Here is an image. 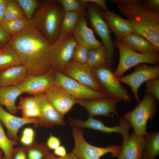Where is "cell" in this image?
Returning <instances> with one entry per match:
<instances>
[{
  "mask_svg": "<svg viewBox=\"0 0 159 159\" xmlns=\"http://www.w3.org/2000/svg\"><path fill=\"white\" fill-rule=\"evenodd\" d=\"M2 159H6V158L5 157V156L4 155L3 157H2Z\"/></svg>",
  "mask_w": 159,
  "mask_h": 159,
  "instance_id": "52",
  "label": "cell"
},
{
  "mask_svg": "<svg viewBox=\"0 0 159 159\" xmlns=\"http://www.w3.org/2000/svg\"><path fill=\"white\" fill-rule=\"evenodd\" d=\"M117 102L108 97L87 100H77V104L83 107L88 112L89 116H97L111 117L113 114L117 117L118 115L116 109Z\"/></svg>",
  "mask_w": 159,
  "mask_h": 159,
  "instance_id": "17",
  "label": "cell"
},
{
  "mask_svg": "<svg viewBox=\"0 0 159 159\" xmlns=\"http://www.w3.org/2000/svg\"><path fill=\"white\" fill-rule=\"evenodd\" d=\"M26 17L31 21L39 4V0H17Z\"/></svg>",
  "mask_w": 159,
  "mask_h": 159,
  "instance_id": "33",
  "label": "cell"
},
{
  "mask_svg": "<svg viewBox=\"0 0 159 159\" xmlns=\"http://www.w3.org/2000/svg\"><path fill=\"white\" fill-rule=\"evenodd\" d=\"M17 143V141L11 140L6 135L0 122V149L6 159H13L15 150L14 147Z\"/></svg>",
  "mask_w": 159,
  "mask_h": 159,
  "instance_id": "29",
  "label": "cell"
},
{
  "mask_svg": "<svg viewBox=\"0 0 159 159\" xmlns=\"http://www.w3.org/2000/svg\"><path fill=\"white\" fill-rule=\"evenodd\" d=\"M34 131L33 129L30 128H26L23 130L22 135L34 138Z\"/></svg>",
  "mask_w": 159,
  "mask_h": 159,
  "instance_id": "47",
  "label": "cell"
},
{
  "mask_svg": "<svg viewBox=\"0 0 159 159\" xmlns=\"http://www.w3.org/2000/svg\"><path fill=\"white\" fill-rule=\"evenodd\" d=\"M54 73L55 84L61 87L77 100H87L107 97L102 92L94 90L61 72L54 71Z\"/></svg>",
  "mask_w": 159,
  "mask_h": 159,
  "instance_id": "11",
  "label": "cell"
},
{
  "mask_svg": "<svg viewBox=\"0 0 159 159\" xmlns=\"http://www.w3.org/2000/svg\"><path fill=\"white\" fill-rule=\"evenodd\" d=\"M55 155L52 153H49L42 159H57Z\"/></svg>",
  "mask_w": 159,
  "mask_h": 159,
  "instance_id": "49",
  "label": "cell"
},
{
  "mask_svg": "<svg viewBox=\"0 0 159 159\" xmlns=\"http://www.w3.org/2000/svg\"><path fill=\"white\" fill-rule=\"evenodd\" d=\"M159 77L158 65L150 66L144 64L135 66V70L132 73L117 79L120 82L125 83L131 87L134 98L138 104L140 101L138 91L141 85L151 79Z\"/></svg>",
  "mask_w": 159,
  "mask_h": 159,
  "instance_id": "10",
  "label": "cell"
},
{
  "mask_svg": "<svg viewBox=\"0 0 159 159\" xmlns=\"http://www.w3.org/2000/svg\"><path fill=\"white\" fill-rule=\"evenodd\" d=\"M81 1L84 3H93L99 7L103 11L109 10L106 4V1L105 0H81Z\"/></svg>",
  "mask_w": 159,
  "mask_h": 159,
  "instance_id": "41",
  "label": "cell"
},
{
  "mask_svg": "<svg viewBox=\"0 0 159 159\" xmlns=\"http://www.w3.org/2000/svg\"><path fill=\"white\" fill-rule=\"evenodd\" d=\"M85 13L81 14L72 34L78 45L85 47L90 50L103 45L95 37L93 31L87 26Z\"/></svg>",
  "mask_w": 159,
  "mask_h": 159,
  "instance_id": "18",
  "label": "cell"
},
{
  "mask_svg": "<svg viewBox=\"0 0 159 159\" xmlns=\"http://www.w3.org/2000/svg\"><path fill=\"white\" fill-rule=\"evenodd\" d=\"M4 45L2 43H0V49L4 46Z\"/></svg>",
  "mask_w": 159,
  "mask_h": 159,
  "instance_id": "51",
  "label": "cell"
},
{
  "mask_svg": "<svg viewBox=\"0 0 159 159\" xmlns=\"http://www.w3.org/2000/svg\"><path fill=\"white\" fill-rule=\"evenodd\" d=\"M89 51L87 47L77 44L74 51L72 60L80 63H87Z\"/></svg>",
  "mask_w": 159,
  "mask_h": 159,
  "instance_id": "35",
  "label": "cell"
},
{
  "mask_svg": "<svg viewBox=\"0 0 159 159\" xmlns=\"http://www.w3.org/2000/svg\"><path fill=\"white\" fill-rule=\"evenodd\" d=\"M31 21L27 18H25L9 21H3L1 26L11 36L22 31Z\"/></svg>",
  "mask_w": 159,
  "mask_h": 159,
  "instance_id": "31",
  "label": "cell"
},
{
  "mask_svg": "<svg viewBox=\"0 0 159 159\" xmlns=\"http://www.w3.org/2000/svg\"><path fill=\"white\" fill-rule=\"evenodd\" d=\"M141 4L149 10L155 13L159 14V0L141 1Z\"/></svg>",
  "mask_w": 159,
  "mask_h": 159,
  "instance_id": "38",
  "label": "cell"
},
{
  "mask_svg": "<svg viewBox=\"0 0 159 159\" xmlns=\"http://www.w3.org/2000/svg\"><path fill=\"white\" fill-rule=\"evenodd\" d=\"M29 75L43 74L50 69L48 52L51 44L31 21L22 31L10 36L9 43Z\"/></svg>",
  "mask_w": 159,
  "mask_h": 159,
  "instance_id": "1",
  "label": "cell"
},
{
  "mask_svg": "<svg viewBox=\"0 0 159 159\" xmlns=\"http://www.w3.org/2000/svg\"><path fill=\"white\" fill-rule=\"evenodd\" d=\"M55 84L54 71L39 75L28 74L16 86L22 92L34 96L46 92Z\"/></svg>",
  "mask_w": 159,
  "mask_h": 159,
  "instance_id": "13",
  "label": "cell"
},
{
  "mask_svg": "<svg viewBox=\"0 0 159 159\" xmlns=\"http://www.w3.org/2000/svg\"><path fill=\"white\" fill-rule=\"evenodd\" d=\"M145 91L159 101V78L151 79L145 82Z\"/></svg>",
  "mask_w": 159,
  "mask_h": 159,
  "instance_id": "36",
  "label": "cell"
},
{
  "mask_svg": "<svg viewBox=\"0 0 159 159\" xmlns=\"http://www.w3.org/2000/svg\"><path fill=\"white\" fill-rule=\"evenodd\" d=\"M36 99L34 96L24 97H21L17 107L18 109L22 110L37 107Z\"/></svg>",
  "mask_w": 159,
  "mask_h": 159,
  "instance_id": "37",
  "label": "cell"
},
{
  "mask_svg": "<svg viewBox=\"0 0 159 159\" xmlns=\"http://www.w3.org/2000/svg\"><path fill=\"white\" fill-rule=\"evenodd\" d=\"M119 125L112 127L105 125L100 120L95 119L89 116L85 121L73 119L69 120V125L72 127L80 129L88 128L99 131L101 132L111 133H117L122 135L123 138L122 143L127 141L130 137L129 131L131 127L129 122L124 117H121L119 119Z\"/></svg>",
  "mask_w": 159,
  "mask_h": 159,
  "instance_id": "12",
  "label": "cell"
},
{
  "mask_svg": "<svg viewBox=\"0 0 159 159\" xmlns=\"http://www.w3.org/2000/svg\"><path fill=\"white\" fill-rule=\"evenodd\" d=\"M67 154L66 148L63 145H60L54 151V154L59 157H64Z\"/></svg>",
  "mask_w": 159,
  "mask_h": 159,
  "instance_id": "45",
  "label": "cell"
},
{
  "mask_svg": "<svg viewBox=\"0 0 159 159\" xmlns=\"http://www.w3.org/2000/svg\"><path fill=\"white\" fill-rule=\"evenodd\" d=\"M21 64L16 52L9 44L0 49V72L10 66Z\"/></svg>",
  "mask_w": 159,
  "mask_h": 159,
  "instance_id": "26",
  "label": "cell"
},
{
  "mask_svg": "<svg viewBox=\"0 0 159 159\" xmlns=\"http://www.w3.org/2000/svg\"></svg>",
  "mask_w": 159,
  "mask_h": 159,
  "instance_id": "54",
  "label": "cell"
},
{
  "mask_svg": "<svg viewBox=\"0 0 159 159\" xmlns=\"http://www.w3.org/2000/svg\"><path fill=\"white\" fill-rule=\"evenodd\" d=\"M34 96L40 112V115L37 118V125L41 127H49L57 125L63 126L65 124L63 117L54 108L45 93Z\"/></svg>",
  "mask_w": 159,
  "mask_h": 159,
  "instance_id": "15",
  "label": "cell"
},
{
  "mask_svg": "<svg viewBox=\"0 0 159 159\" xmlns=\"http://www.w3.org/2000/svg\"><path fill=\"white\" fill-rule=\"evenodd\" d=\"M34 138L22 135L20 140L23 144L26 145H29L32 143Z\"/></svg>",
  "mask_w": 159,
  "mask_h": 159,
  "instance_id": "46",
  "label": "cell"
},
{
  "mask_svg": "<svg viewBox=\"0 0 159 159\" xmlns=\"http://www.w3.org/2000/svg\"><path fill=\"white\" fill-rule=\"evenodd\" d=\"M72 129L74 141L72 152L79 159H99L107 153H111L112 157H118L122 146L112 145L102 148L93 145L85 140L81 129L74 127Z\"/></svg>",
  "mask_w": 159,
  "mask_h": 159,
  "instance_id": "9",
  "label": "cell"
},
{
  "mask_svg": "<svg viewBox=\"0 0 159 159\" xmlns=\"http://www.w3.org/2000/svg\"><path fill=\"white\" fill-rule=\"evenodd\" d=\"M112 65L106 63L92 68L94 75L102 92L107 97L117 102H128L132 98L115 75Z\"/></svg>",
  "mask_w": 159,
  "mask_h": 159,
  "instance_id": "4",
  "label": "cell"
},
{
  "mask_svg": "<svg viewBox=\"0 0 159 159\" xmlns=\"http://www.w3.org/2000/svg\"><path fill=\"white\" fill-rule=\"evenodd\" d=\"M57 159H79L72 152L67 153L66 155L62 157H59Z\"/></svg>",
  "mask_w": 159,
  "mask_h": 159,
  "instance_id": "48",
  "label": "cell"
},
{
  "mask_svg": "<svg viewBox=\"0 0 159 159\" xmlns=\"http://www.w3.org/2000/svg\"><path fill=\"white\" fill-rule=\"evenodd\" d=\"M22 117L26 118H38L40 112L38 107L21 110Z\"/></svg>",
  "mask_w": 159,
  "mask_h": 159,
  "instance_id": "40",
  "label": "cell"
},
{
  "mask_svg": "<svg viewBox=\"0 0 159 159\" xmlns=\"http://www.w3.org/2000/svg\"><path fill=\"white\" fill-rule=\"evenodd\" d=\"M102 13L110 32L114 34L116 39L120 40L134 32L132 26L127 19L109 10H103Z\"/></svg>",
  "mask_w": 159,
  "mask_h": 159,
  "instance_id": "20",
  "label": "cell"
},
{
  "mask_svg": "<svg viewBox=\"0 0 159 159\" xmlns=\"http://www.w3.org/2000/svg\"><path fill=\"white\" fill-rule=\"evenodd\" d=\"M8 0H0V25L4 20L6 5Z\"/></svg>",
  "mask_w": 159,
  "mask_h": 159,
  "instance_id": "43",
  "label": "cell"
},
{
  "mask_svg": "<svg viewBox=\"0 0 159 159\" xmlns=\"http://www.w3.org/2000/svg\"><path fill=\"white\" fill-rule=\"evenodd\" d=\"M2 151L1 150H0V159H2Z\"/></svg>",
  "mask_w": 159,
  "mask_h": 159,
  "instance_id": "50",
  "label": "cell"
},
{
  "mask_svg": "<svg viewBox=\"0 0 159 159\" xmlns=\"http://www.w3.org/2000/svg\"><path fill=\"white\" fill-rule=\"evenodd\" d=\"M23 92L16 86L0 87V105L4 106L11 114L15 115L18 109L16 105L17 99Z\"/></svg>",
  "mask_w": 159,
  "mask_h": 159,
  "instance_id": "24",
  "label": "cell"
},
{
  "mask_svg": "<svg viewBox=\"0 0 159 159\" xmlns=\"http://www.w3.org/2000/svg\"><path fill=\"white\" fill-rule=\"evenodd\" d=\"M25 150L23 149H15L13 159H27Z\"/></svg>",
  "mask_w": 159,
  "mask_h": 159,
  "instance_id": "44",
  "label": "cell"
},
{
  "mask_svg": "<svg viewBox=\"0 0 159 159\" xmlns=\"http://www.w3.org/2000/svg\"><path fill=\"white\" fill-rule=\"evenodd\" d=\"M0 121L6 127L9 138L15 141L18 139L17 133L20 128L29 124L37 125V118H26L16 116L6 111L0 105Z\"/></svg>",
  "mask_w": 159,
  "mask_h": 159,
  "instance_id": "19",
  "label": "cell"
},
{
  "mask_svg": "<svg viewBox=\"0 0 159 159\" xmlns=\"http://www.w3.org/2000/svg\"><path fill=\"white\" fill-rule=\"evenodd\" d=\"M119 11L132 26L134 32L146 38L159 48V14L147 9L141 0L117 5Z\"/></svg>",
  "mask_w": 159,
  "mask_h": 159,
  "instance_id": "2",
  "label": "cell"
},
{
  "mask_svg": "<svg viewBox=\"0 0 159 159\" xmlns=\"http://www.w3.org/2000/svg\"><path fill=\"white\" fill-rule=\"evenodd\" d=\"M61 144L59 138L53 135L52 134L49 135L47 139L46 145L49 149L54 150Z\"/></svg>",
  "mask_w": 159,
  "mask_h": 159,
  "instance_id": "39",
  "label": "cell"
},
{
  "mask_svg": "<svg viewBox=\"0 0 159 159\" xmlns=\"http://www.w3.org/2000/svg\"><path fill=\"white\" fill-rule=\"evenodd\" d=\"M26 18L17 0H8L3 21Z\"/></svg>",
  "mask_w": 159,
  "mask_h": 159,
  "instance_id": "30",
  "label": "cell"
},
{
  "mask_svg": "<svg viewBox=\"0 0 159 159\" xmlns=\"http://www.w3.org/2000/svg\"><path fill=\"white\" fill-rule=\"evenodd\" d=\"M85 3L90 24L101 39L105 49L107 56V63L112 65L114 62V52L117 48L112 39L110 31L102 14L103 10L93 3Z\"/></svg>",
  "mask_w": 159,
  "mask_h": 159,
  "instance_id": "7",
  "label": "cell"
},
{
  "mask_svg": "<svg viewBox=\"0 0 159 159\" xmlns=\"http://www.w3.org/2000/svg\"><path fill=\"white\" fill-rule=\"evenodd\" d=\"M114 42L119 49L120 54L118 64L114 71L116 78L122 76L129 69L140 64L148 63L154 65L159 63L158 53L141 54L132 50L116 39Z\"/></svg>",
  "mask_w": 159,
  "mask_h": 159,
  "instance_id": "8",
  "label": "cell"
},
{
  "mask_svg": "<svg viewBox=\"0 0 159 159\" xmlns=\"http://www.w3.org/2000/svg\"><path fill=\"white\" fill-rule=\"evenodd\" d=\"M58 1L64 12H75L80 14L85 13L86 4L81 0Z\"/></svg>",
  "mask_w": 159,
  "mask_h": 159,
  "instance_id": "32",
  "label": "cell"
},
{
  "mask_svg": "<svg viewBox=\"0 0 159 159\" xmlns=\"http://www.w3.org/2000/svg\"><path fill=\"white\" fill-rule=\"evenodd\" d=\"M140 159H142V158H140Z\"/></svg>",
  "mask_w": 159,
  "mask_h": 159,
  "instance_id": "53",
  "label": "cell"
},
{
  "mask_svg": "<svg viewBox=\"0 0 159 159\" xmlns=\"http://www.w3.org/2000/svg\"><path fill=\"white\" fill-rule=\"evenodd\" d=\"M61 72L94 90L102 92L92 68L87 63H80L71 60Z\"/></svg>",
  "mask_w": 159,
  "mask_h": 159,
  "instance_id": "14",
  "label": "cell"
},
{
  "mask_svg": "<svg viewBox=\"0 0 159 159\" xmlns=\"http://www.w3.org/2000/svg\"><path fill=\"white\" fill-rule=\"evenodd\" d=\"M27 75V69L22 64L9 67L0 72V87L16 86Z\"/></svg>",
  "mask_w": 159,
  "mask_h": 159,
  "instance_id": "23",
  "label": "cell"
},
{
  "mask_svg": "<svg viewBox=\"0 0 159 159\" xmlns=\"http://www.w3.org/2000/svg\"><path fill=\"white\" fill-rule=\"evenodd\" d=\"M77 45L72 33L60 32L49 49L48 57L50 69L62 72L72 60L74 51Z\"/></svg>",
  "mask_w": 159,
  "mask_h": 159,
  "instance_id": "5",
  "label": "cell"
},
{
  "mask_svg": "<svg viewBox=\"0 0 159 159\" xmlns=\"http://www.w3.org/2000/svg\"><path fill=\"white\" fill-rule=\"evenodd\" d=\"M81 14L75 12H64L60 24V32L72 33Z\"/></svg>",
  "mask_w": 159,
  "mask_h": 159,
  "instance_id": "28",
  "label": "cell"
},
{
  "mask_svg": "<svg viewBox=\"0 0 159 159\" xmlns=\"http://www.w3.org/2000/svg\"><path fill=\"white\" fill-rule=\"evenodd\" d=\"M145 143L144 136L136 134L134 131L128 139L122 143L118 159H140Z\"/></svg>",
  "mask_w": 159,
  "mask_h": 159,
  "instance_id": "21",
  "label": "cell"
},
{
  "mask_svg": "<svg viewBox=\"0 0 159 159\" xmlns=\"http://www.w3.org/2000/svg\"><path fill=\"white\" fill-rule=\"evenodd\" d=\"M64 12L58 0H39V5L31 21L52 44L60 32V24Z\"/></svg>",
  "mask_w": 159,
  "mask_h": 159,
  "instance_id": "3",
  "label": "cell"
},
{
  "mask_svg": "<svg viewBox=\"0 0 159 159\" xmlns=\"http://www.w3.org/2000/svg\"><path fill=\"white\" fill-rule=\"evenodd\" d=\"M119 41L132 50L140 53L148 54L158 53L159 51V48L149 40L135 32Z\"/></svg>",
  "mask_w": 159,
  "mask_h": 159,
  "instance_id": "22",
  "label": "cell"
},
{
  "mask_svg": "<svg viewBox=\"0 0 159 159\" xmlns=\"http://www.w3.org/2000/svg\"><path fill=\"white\" fill-rule=\"evenodd\" d=\"M10 36L0 25V43L5 45L9 43Z\"/></svg>",
  "mask_w": 159,
  "mask_h": 159,
  "instance_id": "42",
  "label": "cell"
},
{
  "mask_svg": "<svg viewBox=\"0 0 159 159\" xmlns=\"http://www.w3.org/2000/svg\"><path fill=\"white\" fill-rule=\"evenodd\" d=\"M27 150L28 159H42L49 152L46 145L39 144L37 147L32 146Z\"/></svg>",
  "mask_w": 159,
  "mask_h": 159,
  "instance_id": "34",
  "label": "cell"
},
{
  "mask_svg": "<svg viewBox=\"0 0 159 159\" xmlns=\"http://www.w3.org/2000/svg\"><path fill=\"white\" fill-rule=\"evenodd\" d=\"M144 137L145 143L141 158L155 159L159 154V132H147Z\"/></svg>",
  "mask_w": 159,
  "mask_h": 159,
  "instance_id": "25",
  "label": "cell"
},
{
  "mask_svg": "<svg viewBox=\"0 0 159 159\" xmlns=\"http://www.w3.org/2000/svg\"><path fill=\"white\" fill-rule=\"evenodd\" d=\"M156 100L145 93L133 110L124 114L123 117L129 122L136 134L145 136L147 133V122L153 119L158 110Z\"/></svg>",
  "mask_w": 159,
  "mask_h": 159,
  "instance_id": "6",
  "label": "cell"
},
{
  "mask_svg": "<svg viewBox=\"0 0 159 159\" xmlns=\"http://www.w3.org/2000/svg\"><path fill=\"white\" fill-rule=\"evenodd\" d=\"M45 93L54 108L63 117L77 104V100L61 87L55 84Z\"/></svg>",
  "mask_w": 159,
  "mask_h": 159,
  "instance_id": "16",
  "label": "cell"
},
{
  "mask_svg": "<svg viewBox=\"0 0 159 159\" xmlns=\"http://www.w3.org/2000/svg\"><path fill=\"white\" fill-rule=\"evenodd\" d=\"M107 63L106 51L103 45L90 50L87 63L94 68Z\"/></svg>",
  "mask_w": 159,
  "mask_h": 159,
  "instance_id": "27",
  "label": "cell"
}]
</instances>
